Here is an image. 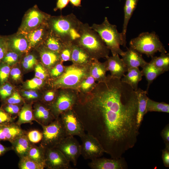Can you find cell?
<instances>
[{"label":"cell","instance_id":"8992f818","mask_svg":"<svg viewBox=\"0 0 169 169\" xmlns=\"http://www.w3.org/2000/svg\"><path fill=\"white\" fill-rule=\"evenodd\" d=\"M42 126L43 136L40 145L45 148L55 147L67 135L59 117Z\"/></svg>","mask_w":169,"mask_h":169},{"label":"cell","instance_id":"d6986e66","mask_svg":"<svg viewBox=\"0 0 169 169\" xmlns=\"http://www.w3.org/2000/svg\"><path fill=\"white\" fill-rule=\"evenodd\" d=\"M11 143L12 150L19 158L27 155L32 144L28 140L26 134L17 138Z\"/></svg>","mask_w":169,"mask_h":169},{"label":"cell","instance_id":"60d3db41","mask_svg":"<svg viewBox=\"0 0 169 169\" xmlns=\"http://www.w3.org/2000/svg\"><path fill=\"white\" fill-rule=\"evenodd\" d=\"M18 59V55L16 52H9L7 53L3 59V62L8 65L15 63Z\"/></svg>","mask_w":169,"mask_h":169},{"label":"cell","instance_id":"f6af8a7d","mask_svg":"<svg viewBox=\"0 0 169 169\" xmlns=\"http://www.w3.org/2000/svg\"><path fill=\"white\" fill-rule=\"evenodd\" d=\"M23 99L18 92L13 94L6 99V104L19 105L23 102Z\"/></svg>","mask_w":169,"mask_h":169},{"label":"cell","instance_id":"83f0119b","mask_svg":"<svg viewBox=\"0 0 169 169\" xmlns=\"http://www.w3.org/2000/svg\"><path fill=\"white\" fill-rule=\"evenodd\" d=\"M90 55L82 48L72 44L71 59L74 63L84 64L88 62Z\"/></svg>","mask_w":169,"mask_h":169},{"label":"cell","instance_id":"9c48e42d","mask_svg":"<svg viewBox=\"0 0 169 169\" xmlns=\"http://www.w3.org/2000/svg\"><path fill=\"white\" fill-rule=\"evenodd\" d=\"M60 118L67 136L81 137L85 134L83 125L71 108L62 113Z\"/></svg>","mask_w":169,"mask_h":169},{"label":"cell","instance_id":"db71d44e","mask_svg":"<svg viewBox=\"0 0 169 169\" xmlns=\"http://www.w3.org/2000/svg\"><path fill=\"white\" fill-rule=\"evenodd\" d=\"M12 79L15 81H18L21 78V72L20 69L18 68H13L10 72Z\"/></svg>","mask_w":169,"mask_h":169},{"label":"cell","instance_id":"7c38bea8","mask_svg":"<svg viewBox=\"0 0 169 169\" xmlns=\"http://www.w3.org/2000/svg\"><path fill=\"white\" fill-rule=\"evenodd\" d=\"M85 75V70L75 65L67 68L63 74L54 83L55 85L74 86L80 81Z\"/></svg>","mask_w":169,"mask_h":169},{"label":"cell","instance_id":"4dcf8cb0","mask_svg":"<svg viewBox=\"0 0 169 169\" xmlns=\"http://www.w3.org/2000/svg\"><path fill=\"white\" fill-rule=\"evenodd\" d=\"M151 61L156 67L165 72L169 70V53H161L159 57L151 58Z\"/></svg>","mask_w":169,"mask_h":169},{"label":"cell","instance_id":"f907efd6","mask_svg":"<svg viewBox=\"0 0 169 169\" xmlns=\"http://www.w3.org/2000/svg\"><path fill=\"white\" fill-rule=\"evenodd\" d=\"M95 80V79L92 76H89L81 84V88L84 90L88 89L94 84Z\"/></svg>","mask_w":169,"mask_h":169},{"label":"cell","instance_id":"d6a6232c","mask_svg":"<svg viewBox=\"0 0 169 169\" xmlns=\"http://www.w3.org/2000/svg\"><path fill=\"white\" fill-rule=\"evenodd\" d=\"M18 167L20 169H44L45 166L36 162L27 156L20 158Z\"/></svg>","mask_w":169,"mask_h":169},{"label":"cell","instance_id":"b9f144b4","mask_svg":"<svg viewBox=\"0 0 169 169\" xmlns=\"http://www.w3.org/2000/svg\"><path fill=\"white\" fill-rule=\"evenodd\" d=\"M36 63L37 59L32 54H29L24 58L22 65L25 69H28L32 68Z\"/></svg>","mask_w":169,"mask_h":169},{"label":"cell","instance_id":"2e32d148","mask_svg":"<svg viewBox=\"0 0 169 169\" xmlns=\"http://www.w3.org/2000/svg\"><path fill=\"white\" fill-rule=\"evenodd\" d=\"M127 49V50L121 56V59L128 69L139 67L142 68L147 63L142 57V54L130 47Z\"/></svg>","mask_w":169,"mask_h":169},{"label":"cell","instance_id":"6f0895ef","mask_svg":"<svg viewBox=\"0 0 169 169\" xmlns=\"http://www.w3.org/2000/svg\"><path fill=\"white\" fill-rule=\"evenodd\" d=\"M82 0H69L71 4L73 6L80 7L81 6V2Z\"/></svg>","mask_w":169,"mask_h":169},{"label":"cell","instance_id":"4fadbf2b","mask_svg":"<svg viewBox=\"0 0 169 169\" xmlns=\"http://www.w3.org/2000/svg\"><path fill=\"white\" fill-rule=\"evenodd\" d=\"M92 169H125L128 168L127 163L122 157L119 158L108 159L99 157L88 163Z\"/></svg>","mask_w":169,"mask_h":169},{"label":"cell","instance_id":"ee69618b","mask_svg":"<svg viewBox=\"0 0 169 169\" xmlns=\"http://www.w3.org/2000/svg\"><path fill=\"white\" fill-rule=\"evenodd\" d=\"M8 46V39L0 36V62L7 53Z\"/></svg>","mask_w":169,"mask_h":169},{"label":"cell","instance_id":"7a4b0ae2","mask_svg":"<svg viewBox=\"0 0 169 169\" xmlns=\"http://www.w3.org/2000/svg\"><path fill=\"white\" fill-rule=\"evenodd\" d=\"M73 13L65 16H51L47 24L50 32L65 44H73L79 37L82 23Z\"/></svg>","mask_w":169,"mask_h":169},{"label":"cell","instance_id":"74e56055","mask_svg":"<svg viewBox=\"0 0 169 169\" xmlns=\"http://www.w3.org/2000/svg\"><path fill=\"white\" fill-rule=\"evenodd\" d=\"M72 44H65L60 52V57L63 61H66L71 59Z\"/></svg>","mask_w":169,"mask_h":169},{"label":"cell","instance_id":"9f6ffc18","mask_svg":"<svg viewBox=\"0 0 169 169\" xmlns=\"http://www.w3.org/2000/svg\"><path fill=\"white\" fill-rule=\"evenodd\" d=\"M11 150H12L11 146H5L1 144L0 141V156L3 155L6 153Z\"/></svg>","mask_w":169,"mask_h":169},{"label":"cell","instance_id":"30bf717a","mask_svg":"<svg viewBox=\"0 0 169 169\" xmlns=\"http://www.w3.org/2000/svg\"><path fill=\"white\" fill-rule=\"evenodd\" d=\"M55 147L59 150L66 159L76 166L81 155V146L73 136H67Z\"/></svg>","mask_w":169,"mask_h":169},{"label":"cell","instance_id":"bcb514c9","mask_svg":"<svg viewBox=\"0 0 169 169\" xmlns=\"http://www.w3.org/2000/svg\"><path fill=\"white\" fill-rule=\"evenodd\" d=\"M22 96L28 101L34 100L39 97L38 94L35 91L32 90L23 91Z\"/></svg>","mask_w":169,"mask_h":169},{"label":"cell","instance_id":"ffe728a7","mask_svg":"<svg viewBox=\"0 0 169 169\" xmlns=\"http://www.w3.org/2000/svg\"><path fill=\"white\" fill-rule=\"evenodd\" d=\"M139 0H125L124 7V20L123 25L122 34L124 42L126 45V33L128 24L135 10Z\"/></svg>","mask_w":169,"mask_h":169},{"label":"cell","instance_id":"cb8c5ba5","mask_svg":"<svg viewBox=\"0 0 169 169\" xmlns=\"http://www.w3.org/2000/svg\"><path fill=\"white\" fill-rule=\"evenodd\" d=\"M141 71L147 82L146 90L147 93L151 84L159 76L165 72L156 67L151 61L142 68Z\"/></svg>","mask_w":169,"mask_h":169},{"label":"cell","instance_id":"5bb4252c","mask_svg":"<svg viewBox=\"0 0 169 169\" xmlns=\"http://www.w3.org/2000/svg\"><path fill=\"white\" fill-rule=\"evenodd\" d=\"M75 102L73 96L67 94H62L57 97L49 108L56 119L62 113L71 108Z\"/></svg>","mask_w":169,"mask_h":169},{"label":"cell","instance_id":"5b68a950","mask_svg":"<svg viewBox=\"0 0 169 169\" xmlns=\"http://www.w3.org/2000/svg\"><path fill=\"white\" fill-rule=\"evenodd\" d=\"M130 47L148 57H154L158 52L167 53L163 44L155 32H142L130 42Z\"/></svg>","mask_w":169,"mask_h":169},{"label":"cell","instance_id":"f5cc1de1","mask_svg":"<svg viewBox=\"0 0 169 169\" xmlns=\"http://www.w3.org/2000/svg\"><path fill=\"white\" fill-rule=\"evenodd\" d=\"M54 98V93L53 91H50L45 94L43 97V100L46 103H51V105L53 103Z\"/></svg>","mask_w":169,"mask_h":169},{"label":"cell","instance_id":"f1b7e54d","mask_svg":"<svg viewBox=\"0 0 169 169\" xmlns=\"http://www.w3.org/2000/svg\"><path fill=\"white\" fill-rule=\"evenodd\" d=\"M45 148L40 145L32 143L27 156L36 162L45 164Z\"/></svg>","mask_w":169,"mask_h":169},{"label":"cell","instance_id":"8fae6325","mask_svg":"<svg viewBox=\"0 0 169 169\" xmlns=\"http://www.w3.org/2000/svg\"><path fill=\"white\" fill-rule=\"evenodd\" d=\"M44 164L47 169H72L70 162L56 147L45 148Z\"/></svg>","mask_w":169,"mask_h":169},{"label":"cell","instance_id":"681fc988","mask_svg":"<svg viewBox=\"0 0 169 169\" xmlns=\"http://www.w3.org/2000/svg\"><path fill=\"white\" fill-rule=\"evenodd\" d=\"M162 158L164 166L169 167V146H165L162 151Z\"/></svg>","mask_w":169,"mask_h":169},{"label":"cell","instance_id":"7bdbcfd3","mask_svg":"<svg viewBox=\"0 0 169 169\" xmlns=\"http://www.w3.org/2000/svg\"><path fill=\"white\" fill-rule=\"evenodd\" d=\"M43 80L37 77H35L28 80L26 85L27 88L31 90H35L39 88L43 84Z\"/></svg>","mask_w":169,"mask_h":169},{"label":"cell","instance_id":"e575fe53","mask_svg":"<svg viewBox=\"0 0 169 169\" xmlns=\"http://www.w3.org/2000/svg\"><path fill=\"white\" fill-rule=\"evenodd\" d=\"M26 135L29 141L34 144L40 142L43 136L42 132L37 130H32L26 131Z\"/></svg>","mask_w":169,"mask_h":169},{"label":"cell","instance_id":"e0dca14e","mask_svg":"<svg viewBox=\"0 0 169 169\" xmlns=\"http://www.w3.org/2000/svg\"><path fill=\"white\" fill-rule=\"evenodd\" d=\"M33 110L35 121L40 125H47L55 119L49 107L44 105L37 103Z\"/></svg>","mask_w":169,"mask_h":169},{"label":"cell","instance_id":"ab89813d","mask_svg":"<svg viewBox=\"0 0 169 169\" xmlns=\"http://www.w3.org/2000/svg\"><path fill=\"white\" fill-rule=\"evenodd\" d=\"M11 69L9 65L3 64L0 66V82L4 84L7 80Z\"/></svg>","mask_w":169,"mask_h":169},{"label":"cell","instance_id":"d4e9b609","mask_svg":"<svg viewBox=\"0 0 169 169\" xmlns=\"http://www.w3.org/2000/svg\"><path fill=\"white\" fill-rule=\"evenodd\" d=\"M2 126L7 141L10 143L17 138L26 134V131L23 130L21 125L14 122Z\"/></svg>","mask_w":169,"mask_h":169},{"label":"cell","instance_id":"9a60e30c","mask_svg":"<svg viewBox=\"0 0 169 169\" xmlns=\"http://www.w3.org/2000/svg\"><path fill=\"white\" fill-rule=\"evenodd\" d=\"M106 65L107 69L110 71L112 76L120 79L123 77L128 70L126 66L118 54L108 57Z\"/></svg>","mask_w":169,"mask_h":169},{"label":"cell","instance_id":"ba28073f","mask_svg":"<svg viewBox=\"0 0 169 169\" xmlns=\"http://www.w3.org/2000/svg\"><path fill=\"white\" fill-rule=\"evenodd\" d=\"M80 138L82 142L81 155L84 159L92 160L105 153L99 141L92 135L85 133Z\"/></svg>","mask_w":169,"mask_h":169},{"label":"cell","instance_id":"52a82bcc","mask_svg":"<svg viewBox=\"0 0 169 169\" xmlns=\"http://www.w3.org/2000/svg\"><path fill=\"white\" fill-rule=\"evenodd\" d=\"M50 16L41 11L37 5L30 9L24 16L19 33L26 34L41 25L47 23Z\"/></svg>","mask_w":169,"mask_h":169},{"label":"cell","instance_id":"f546056e","mask_svg":"<svg viewBox=\"0 0 169 169\" xmlns=\"http://www.w3.org/2000/svg\"><path fill=\"white\" fill-rule=\"evenodd\" d=\"M41 60L45 66H51L59 59L58 53L52 51L47 48L43 49L40 53Z\"/></svg>","mask_w":169,"mask_h":169},{"label":"cell","instance_id":"1f68e13d","mask_svg":"<svg viewBox=\"0 0 169 169\" xmlns=\"http://www.w3.org/2000/svg\"><path fill=\"white\" fill-rule=\"evenodd\" d=\"M146 111L148 112H158L169 113V104L164 102H158L148 98L147 101Z\"/></svg>","mask_w":169,"mask_h":169},{"label":"cell","instance_id":"7402d4cb","mask_svg":"<svg viewBox=\"0 0 169 169\" xmlns=\"http://www.w3.org/2000/svg\"><path fill=\"white\" fill-rule=\"evenodd\" d=\"M8 39V45L15 51L24 53L29 49V44L26 35L19 33Z\"/></svg>","mask_w":169,"mask_h":169},{"label":"cell","instance_id":"277c9868","mask_svg":"<svg viewBox=\"0 0 169 169\" xmlns=\"http://www.w3.org/2000/svg\"><path fill=\"white\" fill-rule=\"evenodd\" d=\"M90 27L98 33L113 55L123 54L124 52L121 49L120 46L126 47V45L122 34L118 31L116 25L110 23L107 17H105L101 24L94 23Z\"/></svg>","mask_w":169,"mask_h":169},{"label":"cell","instance_id":"8d00e7d4","mask_svg":"<svg viewBox=\"0 0 169 169\" xmlns=\"http://www.w3.org/2000/svg\"><path fill=\"white\" fill-rule=\"evenodd\" d=\"M15 118L0 108V125L4 126L14 122Z\"/></svg>","mask_w":169,"mask_h":169},{"label":"cell","instance_id":"7dc6e473","mask_svg":"<svg viewBox=\"0 0 169 169\" xmlns=\"http://www.w3.org/2000/svg\"><path fill=\"white\" fill-rule=\"evenodd\" d=\"M35 77L42 79H45L47 76L46 71L40 64L36 65L35 68Z\"/></svg>","mask_w":169,"mask_h":169},{"label":"cell","instance_id":"44dd1931","mask_svg":"<svg viewBox=\"0 0 169 169\" xmlns=\"http://www.w3.org/2000/svg\"><path fill=\"white\" fill-rule=\"evenodd\" d=\"M136 91L138 100L137 122L138 126L140 127L144 116L147 113L146 106L149 98L147 95L148 93L146 90H144L140 88H138Z\"/></svg>","mask_w":169,"mask_h":169},{"label":"cell","instance_id":"3957f363","mask_svg":"<svg viewBox=\"0 0 169 169\" xmlns=\"http://www.w3.org/2000/svg\"><path fill=\"white\" fill-rule=\"evenodd\" d=\"M79 37L73 43L80 47L90 55L96 58L108 57L109 49L98 33L87 23H82Z\"/></svg>","mask_w":169,"mask_h":169},{"label":"cell","instance_id":"680465c9","mask_svg":"<svg viewBox=\"0 0 169 169\" xmlns=\"http://www.w3.org/2000/svg\"><path fill=\"white\" fill-rule=\"evenodd\" d=\"M7 141V139L3 131L2 125H0V141Z\"/></svg>","mask_w":169,"mask_h":169},{"label":"cell","instance_id":"816d5d0a","mask_svg":"<svg viewBox=\"0 0 169 169\" xmlns=\"http://www.w3.org/2000/svg\"><path fill=\"white\" fill-rule=\"evenodd\" d=\"M64 67L61 64H57L51 71V75L54 77H57L60 75L64 71Z\"/></svg>","mask_w":169,"mask_h":169},{"label":"cell","instance_id":"c3c4849f","mask_svg":"<svg viewBox=\"0 0 169 169\" xmlns=\"http://www.w3.org/2000/svg\"><path fill=\"white\" fill-rule=\"evenodd\" d=\"M161 135L164 141L165 146H169V125L167 124L163 128Z\"/></svg>","mask_w":169,"mask_h":169},{"label":"cell","instance_id":"11a10c76","mask_svg":"<svg viewBox=\"0 0 169 169\" xmlns=\"http://www.w3.org/2000/svg\"><path fill=\"white\" fill-rule=\"evenodd\" d=\"M69 0H57L56 3V6L54 9V11L58 9L61 11L65 8L68 4Z\"/></svg>","mask_w":169,"mask_h":169},{"label":"cell","instance_id":"d590c367","mask_svg":"<svg viewBox=\"0 0 169 169\" xmlns=\"http://www.w3.org/2000/svg\"><path fill=\"white\" fill-rule=\"evenodd\" d=\"M21 108L19 105L6 103L2 108L6 113L16 118L18 115Z\"/></svg>","mask_w":169,"mask_h":169},{"label":"cell","instance_id":"836d02e7","mask_svg":"<svg viewBox=\"0 0 169 169\" xmlns=\"http://www.w3.org/2000/svg\"><path fill=\"white\" fill-rule=\"evenodd\" d=\"M91 71V76L95 79H102L105 78L106 69V64L96 62Z\"/></svg>","mask_w":169,"mask_h":169},{"label":"cell","instance_id":"ac0fdd59","mask_svg":"<svg viewBox=\"0 0 169 169\" xmlns=\"http://www.w3.org/2000/svg\"><path fill=\"white\" fill-rule=\"evenodd\" d=\"M49 32L46 23L25 34L29 43V49L35 47L41 42H44Z\"/></svg>","mask_w":169,"mask_h":169},{"label":"cell","instance_id":"6da1fadb","mask_svg":"<svg viewBox=\"0 0 169 169\" xmlns=\"http://www.w3.org/2000/svg\"><path fill=\"white\" fill-rule=\"evenodd\" d=\"M104 84L76 114L85 132L95 137L111 158H119L137 141V94L116 77Z\"/></svg>","mask_w":169,"mask_h":169},{"label":"cell","instance_id":"603a6c76","mask_svg":"<svg viewBox=\"0 0 169 169\" xmlns=\"http://www.w3.org/2000/svg\"><path fill=\"white\" fill-rule=\"evenodd\" d=\"M127 73L123 76L121 80L130 85L135 91L138 89V84L141 80L143 75L139 68H131L128 69Z\"/></svg>","mask_w":169,"mask_h":169},{"label":"cell","instance_id":"484cf974","mask_svg":"<svg viewBox=\"0 0 169 169\" xmlns=\"http://www.w3.org/2000/svg\"><path fill=\"white\" fill-rule=\"evenodd\" d=\"M18 116V119L16 123L20 125L26 123L32 124L33 121H35L31 104L24 103Z\"/></svg>","mask_w":169,"mask_h":169},{"label":"cell","instance_id":"4316f807","mask_svg":"<svg viewBox=\"0 0 169 169\" xmlns=\"http://www.w3.org/2000/svg\"><path fill=\"white\" fill-rule=\"evenodd\" d=\"M44 42L47 48L58 54L60 53L65 44L50 32Z\"/></svg>","mask_w":169,"mask_h":169},{"label":"cell","instance_id":"f35d334b","mask_svg":"<svg viewBox=\"0 0 169 169\" xmlns=\"http://www.w3.org/2000/svg\"><path fill=\"white\" fill-rule=\"evenodd\" d=\"M13 87L9 84L7 83L0 87V96L1 99L5 100L11 95Z\"/></svg>","mask_w":169,"mask_h":169}]
</instances>
